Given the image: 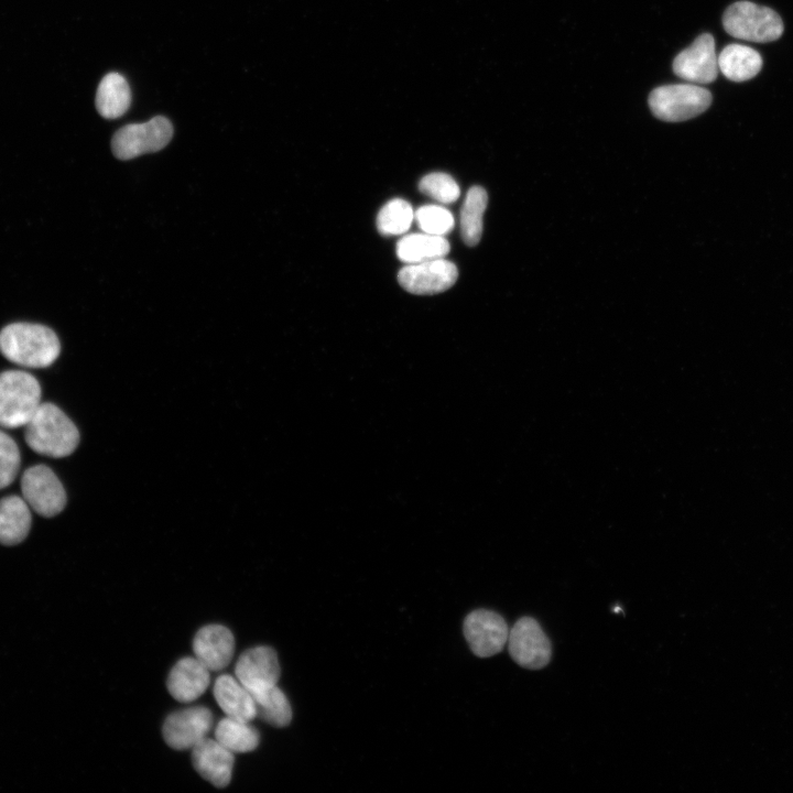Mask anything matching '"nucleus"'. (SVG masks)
<instances>
[{
	"label": "nucleus",
	"mask_w": 793,
	"mask_h": 793,
	"mask_svg": "<svg viewBox=\"0 0 793 793\" xmlns=\"http://www.w3.org/2000/svg\"><path fill=\"white\" fill-rule=\"evenodd\" d=\"M239 682L252 695L276 685L280 664L275 651L270 647H256L245 651L235 666Z\"/></svg>",
	"instance_id": "13"
},
{
	"label": "nucleus",
	"mask_w": 793,
	"mask_h": 793,
	"mask_svg": "<svg viewBox=\"0 0 793 793\" xmlns=\"http://www.w3.org/2000/svg\"><path fill=\"white\" fill-rule=\"evenodd\" d=\"M214 696L227 717L247 723L257 717L253 697L237 677L220 675L214 684Z\"/></svg>",
	"instance_id": "17"
},
{
	"label": "nucleus",
	"mask_w": 793,
	"mask_h": 793,
	"mask_svg": "<svg viewBox=\"0 0 793 793\" xmlns=\"http://www.w3.org/2000/svg\"><path fill=\"white\" fill-rule=\"evenodd\" d=\"M20 467V452L15 442L0 431V489L15 479Z\"/></svg>",
	"instance_id": "28"
},
{
	"label": "nucleus",
	"mask_w": 793,
	"mask_h": 793,
	"mask_svg": "<svg viewBox=\"0 0 793 793\" xmlns=\"http://www.w3.org/2000/svg\"><path fill=\"white\" fill-rule=\"evenodd\" d=\"M172 135V123L163 116L142 123H130L120 128L112 137V153L120 160H130L156 152L170 142Z\"/></svg>",
	"instance_id": "6"
},
{
	"label": "nucleus",
	"mask_w": 793,
	"mask_h": 793,
	"mask_svg": "<svg viewBox=\"0 0 793 793\" xmlns=\"http://www.w3.org/2000/svg\"><path fill=\"white\" fill-rule=\"evenodd\" d=\"M213 727V714L204 706H193L172 713L164 721L163 738L173 749H192Z\"/></svg>",
	"instance_id": "11"
},
{
	"label": "nucleus",
	"mask_w": 793,
	"mask_h": 793,
	"mask_svg": "<svg viewBox=\"0 0 793 793\" xmlns=\"http://www.w3.org/2000/svg\"><path fill=\"white\" fill-rule=\"evenodd\" d=\"M718 67L726 78L734 82H745L760 72L762 58L752 47L730 44L718 55Z\"/></svg>",
	"instance_id": "20"
},
{
	"label": "nucleus",
	"mask_w": 793,
	"mask_h": 793,
	"mask_svg": "<svg viewBox=\"0 0 793 793\" xmlns=\"http://www.w3.org/2000/svg\"><path fill=\"white\" fill-rule=\"evenodd\" d=\"M458 278L456 265L438 258L404 265L398 274L401 286L413 294L431 295L446 291Z\"/></svg>",
	"instance_id": "10"
},
{
	"label": "nucleus",
	"mask_w": 793,
	"mask_h": 793,
	"mask_svg": "<svg viewBox=\"0 0 793 793\" xmlns=\"http://www.w3.org/2000/svg\"><path fill=\"white\" fill-rule=\"evenodd\" d=\"M61 344L48 327L13 323L0 332V352L10 361L29 368H44L58 357Z\"/></svg>",
	"instance_id": "1"
},
{
	"label": "nucleus",
	"mask_w": 793,
	"mask_h": 793,
	"mask_svg": "<svg viewBox=\"0 0 793 793\" xmlns=\"http://www.w3.org/2000/svg\"><path fill=\"white\" fill-rule=\"evenodd\" d=\"M193 651L209 671H220L231 661L235 639L231 631L221 624L200 628L193 641Z\"/></svg>",
	"instance_id": "15"
},
{
	"label": "nucleus",
	"mask_w": 793,
	"mask_h": 793,
	"mask_svg": "<svg viewBox=\"0 0 793 793\" xmlns=\"http://www.w3.org/2000/svg\"><path fill=\"white\" fill-rule=\"evenodd\" d=\"M449 250V242L444 236L426 232L406 235L397 243V256L406 264L444 258Z\"/></svg>",
	"instance_id": "19"
},
{
	"label": "nucleus",
	"mask_w": 793,
	"mask_h": 793,
	"mask_svg": "<svg viewBox=\"0 0 793 793\" xmlns=\"http://www.w3.org/2000/svg\"><path fill=\"white\" fill-rule=\"evenodd\" d=\"M131 104V90L126 78L119 73L107 74L97 88L96 108L107 119L122 116Z\"/></svg>",
	"instance_id": "21"
},
{
	"label": "nucleus",
	"mask_w": 793,
	"mask_h": 793,
	"mask_svg": "<svg viewBox=\"0 0 793 793\" xmlns=\"http://www.w3.org/2000/svg\"><path fill=\"white\" fill-rule=\"evenodd\" d=\"M209 670L196 658H183L171 670L167 689L174 699L191 703L202 696L210 684Z\"/></svg>",
	"instance_id": "16"
},
{
	"label": "nucleus",
	"mask_w": 793,
	"mask_h": 793,
	"mask_svg": "<svg viewBox=\"0 0 793 793\" xmlns=\"http://www.w3.org/2000/svg\"><path fill=\"white\" fill-rule=\"evenodd\" d=\"M41 404V385L31 373L8 370L0 373V425H25Z\"/></svg>",
	"instance_id": "3"
},
{
	"label": "nucleus",
	"mask_w": 793,
	"mask_h": 793,
	"mask_svg": "<svg viewBox=\"0 0 793 793\" xmlns=\"http://www.w3.org/2000/svg\"><path fill=\"white\" fill-rule=\"evenodd\" d=\"M25 442L34 452L62 458L79 444V432L72 420L55 404L41 403L25 424Z\"/></svg>",
	"instance_id": "2"
},
{
	"label": "nucleus",
	"mask_w": 793,
	"mask_h": 793,
	"mask_svg": "<svg viewBox=\"0 0 793 793\" xmlns=\"http://www.w3.org/2000/svg\"><path fill=\"white\" fill-rule=\"evenodd\" d=\"M414 219L412 206L401 198L388 202L377 217L378 231L383 236L404 233Z\"/></svg>",
	"instance_id": "25"
},
{
	"label": "nucleus",
	"mask_w": 793,
	"mask_h": 793,
	"mask_svg": "<svg viewBox=\"0 0 793 793\" xmlns=\"http://www.w3.org/2000/svg\"><path fill=\"white\" fill-rule=\"evenodd\" d=\"M21 491L29 507L42 517H54L65 508V489L45 465L32 466L23 472Z\"/></svg>",
	"instance_id": "7"
},
{
	"label": "nucleus",
	"mask_w": 793,
	"mask_h": 793,
	"mask_svg": "<svg viewBox=\"0 0 793 793\" xmlns=\"http://www.w3.org/2000/svg\"><path fill=\"white\" fill-rule=\"evenodd\" d=\"M192 762L202 778L216 787H225L231 780L233 752L216 739L204 738L192 748Z\"/></svg>",
	"instance_id": "14"
},
{
	"label": "nucleus",
	"mask_w": 793,
	"mask_h": 793,
	"mask_svg": "<svg viewBox=\"0 0 793 793\" xmlns=\"http://www.w3.org/2000/svg\"><path fill=\"white\" fill-rule=\"evenodd\" d=\"M414 219L423 232L444 236L454 227L452 213L438 205H424L414 213Z\"/></svg>",
	"instance_id": "26"
},
{
	"label": "nucleus",
	"mask_w": 793,
	"mask_h": 793,
	"mask_svg": "<svg viewBox=\"0 0 793 793\" xmlns=\"http://www.w3.org/2000/svg\"><path fill=\"white\" fill-rule=\"evenodd\" d=\"M419 188L423 194L443 204L454 203L460 194L456 181L450 175L441 172L422 177Z\"/></svg>",
	"instance_id": "27"
},
{
	"label": "nucleus",
	"mask_w": 793,
	"mask_h": 793,
	"mask_svg": "<svg viewBox=\"0 0 793 793\" xmlns=\"http://www.w3.org/2000/svg\"><path fill=\"white\" fill-rule=\"evenodd\" d=\"M31 512L26 501L15 495L0 500V543L15 545L22 542L31 528Z\"/></svg>",
	"instance_id": "18"
},
{
	"label": "nucleus",
	"mask_w": 793,
	"mask_h": 793,
	"mask_svg": "<svg viewBox=\"0 0 793 793\" xmlns=\"http://www.w3.org/2000/svg\"><path fill=\"white\" fill-rule=\"evenodd\" d=\"M463 629L470 650L479 658H489L501 652L508 642L507 622L491 610L471 611L465 618Z\"/></svg>",
	"instance_id": "9"
},
{
	"label": "nucleus",
	"mask_w": 793,
	"mask_h": 793,
	"mask_svg": "<svg viewBox=\"0 0 793 793\" xmlns=\"http://www.w3.org/2000/svg\"><path fill=\"white\" fill-rule=\"evenodd\" d=\"M710 104V91L692 83L660 86L649 96L653 115L670 122L692 119L704 112Z\"/></svg>",
	"instance_id": "5"
},
{
	"label": "nucleus",
	"mask_w": 793,
	"mask_h": 793,
	"mask_svg": "<svg viewBox=\"0 0 793 793\" xmlns=\"http://www.w3.org/2000/svg\"><path fill=\"white\" fill-rule=\"evenodd\" d=\"M215 739L233 753H245L258 747L260 735L249 723L226 716L216 726Z\"/></svg>",
	"instance_id": "23"
},
{
	"label": "nucleus",
	"mask_w": 793,
	"mask_h": 793,
	"mask_svg": "<svg viewBox=\"0 0 793 793\" xmlns=\"http://www.w3.org/2000/svg\"><path fill=\"white\" fill-rule=\"evenodd\" d=\"M673 70L692 84L714 82L719 70L714 37L708 33L700 34L691 46L676 55Z\"/></svg>",
	"instance_id": "12"
},
{
	"label": "nucleus",
	"mask_w": 793,
	"mask_h": 793,
	"mask_svg": "<svg viewBox=\"0 0 793 793\" xmlns=\"http://www.w3.org/2000/svg\"><path fill=\"white\" fill-rule=\"evenodd\" d=\"M488 203L487 192L472 186L466 194L460 211V232L464 242L474 247L479 243L482 233V216Z\"/></svg>",
	"instance_id": "22"
},
{
	"label": "nucleus",
	"mask_w": 793,
	"mask_h": 793,
	"mask_svg": "<svg viewBox=\"0 0 793 793\" xmlns=\"http://www.w3.org/2000/svg\"><path fill=\"white\" fill-rule=\"evenodd\" d=\"M257 707V716L268 724L281 728L291 723L292 709L285 694L274 685L252 695Z\"/></svg>",
	"instance_id": "24"
},
{
	"label": "nucleus",
	"mask_w": 793,
	"mask_h": 793,
	"mask_svg": "<svg viewBox=\"0 0 793 793\" xmlns=\"http://www.w3.org/2000/svg\"><path fill=\"white\" fill-rule=\"evenodd\" d=\"M723 24L730 35L750 42H772L783 32L780 15L768 7L738 1L725 11Z\"/></svg>",
	"instance_id": "4"
},
{
	"label": "nucleus",
	"mask_w": 793,
	"mask_h": 793,
	"mask_svg": "<svg viewBox=\"0 0 793 793\" xmlns=\"http://www.w3.org/2000/svg\"><path fill=\"white\" fill-rule=\"evenodd\" d=\"M508 645L513 661L524 669L539 670L551 660V642L532 617H522L513 624L509 631Z\"/></svg>",
	"instance_id": "8"
}]
</instances>
